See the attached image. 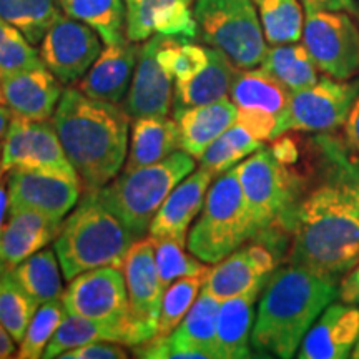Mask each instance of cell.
Instances as JSON below:
<instances>
[{
	"instance_id": "23",
	"label": "cell",
	"mask_w": 359,
	"mask_h": 359,
	"mask_svg": "<svg viewBox=\"0 0 359 359\" xmlns=\"http://www.w3.org/2000/svg\"><path fill=\"white\" fill-rule=\"evenodd\" d=\"M213 180L212 173L198 168L180 182L151 219L148 226L150 236L172 238L180 243H185L190 224L203 208L206 193Z\"/></svg>"
},
{
	"instance_id": "27",
	"label": "cell",
	"mask_w": 359,
	"mask_h": 359,
	"mask_svg": "<svg viewBox=\"0 0 359 359\" xmlns=\"http://www.w3.org/2000/svg\"><path fill=\"white\" fill-rule=\"evenodd\" d=\"M62 222L32 210L11 212V219L0 233V262L15 268L24 259L43 250L60 231Z\"/></svg>"
},
{
	"instance_id": "50",
	"label": "cell",
	"mask_w": 359,
	"mask_h": 359,
	"mask_svg": "<svg viewBox=\"0 0 359 359\" xmlns=\"http://www.w3.org/2000/svg\"><path fill=\"white\" fill-rule=\"evenodd\" d=\"M7 210H11V203H8V188L6 180H0V233H2L4 224H6V215Z\"/></svg>"
},
{
	"instance_id": "17",
	"label": "cell",
	"mask_w": 359,
	"mask_h": 359,
	"mask_svg": "<svg viewBox=\"0 0 359 359\" xmlns=\"http://www.w3.org/2000/svg\"><path fill=\"white\" fill-rule=\"evenodd\" d=\"M122 271L127 283L130 318L154 339L165 293L156 269L154 236L140 238L130 246Z\"/></svg>"
},
{
	"instance_id": "12",
	"label": "cell",
	"mask_w": 359,
	"mask_h": 359,
	"mask_svg": "<svg viewBox=\"0 0 359 359\" xmlns=\"http://www.w3.org/2000/svg\"><path fill=\"white\" fill-rule=\"evenodd\" d=\"M219 299L201 288L190 311L168 336L133 346V356L147 359H218L217 321Z\"/></svg>"
},
{
	"instance_id": "14",
	"label": "cell",
	"mask_w": 359,
	"mask_h": 359,
	"mask_svg": "<svg viewBox=\"0 0 359 359\" xmlns=\"http://www.w3.org/2000/svg\"><path fill=\"white\" fill-rule=\"evenodd\" d=\"M67 313L87 320L123 325L130 320L128 291L122 269L103 266L88 269L70 280L64 293Z\"/></svg>"
},
{
	"instance_id": "13",
	"label": "cell",
	"mask_w": 359,
	"mask_h": 359,
	"mask_svg": "<svg viewBox=\"0 0 359 359\" xmlns=\"http://www.w3.org/2000/svg\"><path fill=\"white\" fill-rule=\"evenodd\" d=\"M4 168L6 173L12 170H32L79 178L53 123L19 115H13L4 142Z\"/></svg>"
},
{
	"instance_id": "46",
	"label": "cell",
	"mask_w": 359,
	"mask_h": 359,
	"mask_svg": "<svg viewBox=\"0 0 359 359\" xmlns=\"http://www.w3.org/2000/svg\"><path fill=\"white\" fill-rule=\"evenodd\" d=\"M339 299L343 303L359 306V262L346 273L339 283Z\"/></svg>"
},
{
	"instance_id": "45",
	"label": "cell",
	"mask_w": 359,
	"mask_h": 359,
	"mask_svg": "<svg viewBox=\"0 0 359 359\" xmlns=\"http://www.w3.org/2000/svg\"><path fill=\"white\" fill-rule=\"evenodd\" d=\"M271 150L273 156L278 161L285 165H296L299 161V156H302V148H299V143L294 140L290 135L283 133L280 137H276L275 140H271Z\"/></svg>"
},
{
	"instance_id": "32",
	"label": "cell",
	"mask_w": 359,
	"mask_h": 359,
	"mask_svg": "<svg viewBox=\"0 0 359 359\" xmlns=\"http://www.w3.org/2000/svg\"><path fill=\"white\" fill-rule=\"evenodd\" d=\"M262 69L278 80L290 93L311 87L320 80L318 67L304 45H271L262 62Z\"/></svg>"
},
{
	"instance_id": "31",
	"label": "cell",
	"mask_w": 359,
	"mask_h": 359,
	"mask_svg": "<svg viewBox=\"0 0 359 359\" xmlns=\"http://www.w3.org/2000/svg\"><path fill=\"white\" fill-rule=\"evenodd\" d=\"M238 69L217 48H208V65L187 82L178 80L173 88V111L206 105L230 97Z\"/></svg>"
},
{
	"instance_id": "28",
	"label": "cell",
	"mask_w": 359,
	"mask_h": 359,
	"mask_svg": "<svg viewBox=\"0 0 359 359\" xmlns=\"http://www.w3.org/2000/svg\"><path fill=\"white\" fill-rule=\"evenodd\" d=\"M236 115L235 103L228 97L206 105L173 111L182 133V150L200 160L206 148L236 122Z\"/></svg>"
},
{
	"instance_id": "4",
	"label": "cell",
	"mask_w": 359,
	"mask_h": 359,
	"mask_svg": "<svg viewBox=\"0 0 359 359\" xmlns=\"http://www.w3.org/2000/svg\"><path fill=\"white\" fill-rule=\"evenodd\" d=\"M235 172L257 228L253 240L275 251L283 236L293 235L296 212L308 188L306 175L278 161L264 147L238 163Z\"/></svg>"
},
{
	"instance_id": "20",
	"label": "cell",
	"mask_w": 359,
	"mask_h": 359,
	"mask_svg": "<svg viewBox=\"0 0 359 359\" xmlns=\"http://www.w3.org/2000/svg\"><path fill=\"white\" fill-rule=\"evenodd\" d=\"M359 339L358 304L331 303L314 321L299 344V359H346L351 358Z\"/></svg>"
},
{
	"instance_id": "49",
	"label": "cell",
	"mask_w": 359,
	"mask_h": 359,
	"mask_svg": "<svg viewBox=\"0 0 359 359\" xmlns=\"http://www.w3.org/2000/svg\"><path fill=\"white\" fill-rule=\"evenodd\" d=\"M13 353H15V341L6 330V326L0 323V359L12 358Z\"/></svg>"
},
{
	"instance_id": "36",
	"label": "cell",
	"mask_w": 359,
	"mask_h": 359,
	"mask_svg": "<svg viewBox=\"0 0 359 359\" xmlns=\"http://www.w3.org/2000/svg\"><path fill=\"white\" fill-rule=\"evenodd\" d=\"M269 45L296 43L303 39L304 13L299 0H253Z\"/></svg>"
},
{
	"instance_id": "6",
	"label": "cell",
	"mask_w": 359,
	"mask_h": 359,
	"mask_svg": "<svg viewBox=\"0 0 359 359\" xmlns=\"http://www.w3.org/2000/svg\"><path fill=\"white\" fill-rule=\"evenodd\" d=\"M195 160L187 151H175L158 163L116 175L110 183L95 190L98 198L122 219L128 231L140 240L160 206L193 170Z\"/></svg>"
},
{
	"instance_id": "5",
	"label": "cell",
	"mask_w": 359,
	"mask_h": 359,
	"mask_svg": "<svg viewBox=\"0 0 359 359\" xmlns=\"http://www.w3.org/2000/svg\"><path fill=\"white\" fill-rule=\"evenodd\" d=\"M135 241L122 219L98 198L97 191L85 190L77 208L62 222L53 248L64 276L70 281L88 269H123L125 257Z\"/></svg>"
},
{
	"instance_id": "2",
	"label": "cell",
	"mask_w": 359,
	"mask_h": 359,
	"mask_svg": "<svg viewBox=\"0 0 359 359\" xmlns=\"http://www.w3.org/2000/svg\"><path fill=\"white\" fill-rule=\"evenodd\" d=\"M358 262V201L343 188L320 180L298 206L288 263L343 280Z\"/></svg>"
},
{
	"instance_id": "33",
	"label": "cell",
	"mask_w": 359,
	"mask_h": 359,
	"mask_svg": "<svg viewBox=\"0 0 359 359\" xmlns=\"http://www.w3.org/2000/svg\"><path fill=\"white\" fill-rule=\"evenodd\" d=\"M67 15L74 17L100 35L103 43L127 40V2L125 0H60Z\"/></svg>"
},
{
	"instance_id": "11",
	"label": "cell",
	"mask_w": 359,
	"mask_h": 359,
	"mask_svg": "<svg viewBox=\"0 0 359 359\" xmlns=\"http://www.w3.org/2000/svg\"><path fill=\"white\" fill-rule=\"evenodd\" d=\"M359 95V77H321L311 87L291 93L281 135L296 132H334L343 127Z\"/></svg>"
},
{
	"instance_id": "18",
	"label": "cell",
	"mask_w": 359,
	"mask_h": 359,
	"mask_svg": "<svg viewBox=\"0 0 359 359\" xmlns=\"http://www.w3.org/2000/svg\"><path fill=\"white\" fill-rule=\"evenodd\" d=\"M165 35L155 34L140 45L132 83L123 102V110L132 118L167 115L173 102V77L158 60Z\"/></svg>"
},
{
	"instance_id": "15",
	"label": "cell",
	"mask_w": 359,
	"mask_h": 359,
	"mask_svg": "<svg viewBox=\"0 0 359 359\" xmlns=\"http://www.w3.org/2000/svg\"><path fill=\"white\" fill-rule=\"evenodd\" d=\"M95 30L70 15H60L40 42V58L62 83H74L87 74L102 52Z\"/></svg>"
},
{
	"instance_id": "35",
	"label": "cell",
	"mask_w": 359,
	"mask_h": 359,
	"mask_svg": "<svg viewBox=\"0 0 359 359\" xmlns=\"http://www.w3.org/2000/svg\"><path fill=\"white\" fill-rule=\"evenodd\" d=\"M62 11L60 0H0V19L19 29L32 45L42 42Z\"/></svg>"
},
{
	"instance_id": "8",
	"label": "cell",
	"mask_w": 359,
	"mask_h": 359,
	"mask_svg": "<svg viewBox=\"0 0 359 359\" xmlns=\"http://www.w3.org/2000/svg\"><path fill=\"white\" fill-rule=\"evenodd\" d=\"M198 35L236 69H255L266 55V39L253 0H195Z\"/></svg>"
},
{
	"instance_id": "40",
	"label": "cell",
	"mask_w": 359,
	"mask_h": 359,
	"mask_svg": "<svg viewBox=\"0 0 359 359\" xmlns=\"http://www.w3.org/2000/svg\"><path fill=\"white\" fill-rule=\"evenodd\" d=\"M206 276H187L180 278L168 288H165L163 299H161L160 316H158V330H156L155 338L172 334L180 323H182L185 314L198 298V293L203 288Z\"/></svg>"
},
{
	"instance_id": "9",
	"label": "cell",
	"mask_w": 359,
	"mask_h": 359,
	"mask_svg": "<svg viewBox=\"0 0 359 359\" xmlns=\"http://www.w3.org/2000/svg\"><path fill=\"white\" fill-rule=\"evenodd\" d=\"M303 42L326 77L349 80L359 75V29L351 13L304 8Z\"/></svg>"
},
{
	"instance_id": "42",
	"label": "cell",
	"mask_w": 359,
	"mask_h": 359,
	"mask_svg": "<svg viewBox=\"0 0 359 359\" xmlns=\"http://www.w3.org/2000/svg\"><path fill=\"white\" fill-rule=\"evenodd\" d=\"M158 60L177 82H187L208 65V48L190 43L188 39L167 37L158 50Z\"/></svg>"
},
{
	"instance_id": "26",
	"label": "cell",
	"mask_w": 359,
	"mask_h": 359,
	"mask_svg": "<svg viewBox=\"0 0 359 359\" xmlns=\"http://www.w3.org/2000/svg\"><path fill=\"white\" fill-rule=\"evenodd\" d=\"M308 147L313 173L323 182L343 188L359 205V151L334 132L314 135Z\"/></svg>"
},
{
	"instance_id": "54",
	"label": "cell",
	"mask_w": 359,
	"mask_h": 359,
	"mask_svg": "<svg viewBox=\"0 0 359 359\" xmlns=\"http://www.w3.org/2000/svg\"><path fill=\"white\" fill-rule=\"evenodd\" d=\"M0 263H2V262H0Z\"/></svg>"
},
{
	"instance_id": "3",
	"label": "cell",
	"mask_w": 359,
	"mask_h": 359,
	"mask_svg": "<svg viewBox=\"0 0 359 359\" xmlns=\"http://www.w3.org/2000/svg\"><path fill=\"white\" fill-rule=\"evenodd\" d=\"M339 278L286 264L268 278L251 331L257 353L290 359L314 321L339 298Z\"/></svg>"
},
{
	"instance_id": "21",
	"label": "cell",
	"mask_w": 359,
	"mask_h": 359,
	"mask_svg": "<svg viewBox=\"0 0 359 359\" xmlns=\"http://www.w3.org/2000/svg\"><path fill=\"white\" fill-rule=\"evenodd\" d=\"M127 2V37L143 42L160 34L173 39L198 37L193 0H125Z\"/></svg>"
},
{
	"instance_id": "44",
	"label": "cell",
	"mask_w": 359,
	"mask_h": 359,
	"mask_svg": "<svg viewBox=\"0 0 359 359\" xmlns=\"http://www.w3.org/2000/svg\"><path fill=\"white\" fill-rule=\"evenodd\" d=\"M62 359H125L128 358L123 344L111 341H92L60 354Z\"/></svg>"
},
{
	"instance_id": "25",
	"label": "cell",
	"mask_w": 359,
	"mask_h": 359,
	"mask_svg": "<svg viewBox=\"0 0 359 359\" xmlns=\"http://www.w3.org/2000/svg\"><path fill=\"white\" fill-rule=\"evenodd\" d=\"M150 339L147 331L138 326L132 318L123 325H107V323L87 320V318L67 313L42 358H60V354L65 351L83 346L92 341H111V343L133 348Z\"/></svg>"
},
{
	"instance_id": "47",
	"label": "cell",
	"mask_w": 359,
	"mask_h": 359,
	"mask_svg": "<svg viewBox=\"0 0 359 359\" xmlns=\"http://www.w3.org/2000/svg\"><path fill=\"white\" fill-rule=\"evenodd\" d=\"M304 8H314V11H341L351 15H358L359 7L356 0H299Z\"/></svg>"
},
{
	"instance_id": "19",
	"label": "cell",
	"mask_w": 359,
	"mask_h": 359,
	"mask_svg": "<svg viewBox=\"0 0 359 359\" xmlns=\"http://www.w3.org/2000/svg\"><path fill=\"white\" fill-rule=\"evenodd\" d=\"M278 257L266 245L257 243L233 251L215 264L206 276L203 290L219 302L243 294L246 291L266 285L276 269Z\"/></svg>"
},
{
	"instance_id": "38",
	"label": "cell",
	"mask_w": 359,
	"mask_h": 359,
	"mask_svg": "<svg viewBox=\"0 0 359 359\" xmlns=\"http://www.w3.org/2000/svg\"><path fill=\"white\" fill-rule=\"evenodd\" d=\"M39 303L13 278L12 268L0 263V323L15 343H20L37 313Z\"/></svg>"
},
{
	"instance_id": "22",
	"label": "cell",
	"mask_w": 359,
	"mask_h": 359,
	"mask_svg": "<svg viewBox=\"0 0 359 359\" xmlns=\"http://www.w3.org/2000/svg\"><path fill=\"white\" fill-rule=\"evenodd\" d=\"M62 93V82L47 67L0 77V103L29 120L52 118Z\"/></svg>"
},
{
	"instance_id": "7",
	"label": "cell",
	"mask_w": 359,
	"mask_h": 359,
	"mask_svg": "<svg viewBox=\"0 0 359 359\" xmlns=\"http://www.w3.org/2000/svg\"><path fill=\"white\" fill-rule=\"evenodd\" d=\"M257 235L235 168L215 178L203 208L188 233V251L217 264Z\"/></svg>"
},
{
	"instance_id": "29",
	"label": "cell",
	"mask_w": 359,
	"mask_h": 359,
	"mask_svg": "<svg viewBox=\"0 0 359 359\" xmlns=\"http://www.w3.org/2000/svg\"><path fill=\"white\" fill-rule=\"evenodd\" d=\"M264 286L219 303L217 321L218 359H243L251 356V331L257 316L255 304Z\"/></svg>"
},
{
	"instance_id": "52",
	"label": "cell",
	"mask_w": 359,
	"mask_h": 359,
	"mask_svg": "<svg viewBox=\"0 0 359 359\" xmlns=\"http://www.w3.org/2000/svg\"><path fill=\"white\" fill-rule=\"evenodd\" d=\"M4 173H6V168H4V145L0 143V180L4 178Z\"/></svg>"
},
{
	"instance_id": "34",
	"label": "cell",
	"mask_w": 359,
	"mask_h": 359,
	"mask_svg": "<svg viewBox=\"0 0 359 359\" xmlns=\"http://www.w3.org/2000/svg\"><path fill=\"white\" fill-rule=\"evenodd\" d=\"M57 253L43 248L12 268L13 278L39 304L64 298V283Z\"/></svg>"
},
{
	"instance_id": "41",
	"label": "cell",
	"mask_w": 359,
	"mask_h": 359,
	"mask_svg": "<svg viewBox=\"0 0 359 359\" xmlns=\"http://www.w3.org/2000/svg\"><path fill=\"white\" fill-rule=\"evenodd\" d=\"M67 309L60 299L43 303L34 314L32 321L27 327L24 338L20 341L19 359H39L43 356L45 349L55 334L58 326L62 325Z\"/></svg>"
},
{
	"instance_id": "30",
	"label": "cell",
	"mask_w": 359,
	"mask_h": 359,
	"mask_svg": "<svg viewBox=\"0 0 359 359\" xmlns=\"http://www.w3.org/2000/svg\"><path fill=\"white\" fill-rule=\"evenodd\" d=\"M182 148V133L177 120L167 115L135 118L130 135V150L125 172L158 163Z\"/></svg>"
},
{
	"instance_id": "43",
	"label": "cell",
	"mask_w": 359,
	"mask_h": 359,
	"mask_svg": "<svg viewBox=\"0 0 359 359\" xmlns=\"http://www.w3.org/2000/svg\"><path fill=\"white\" fill-rule=\"evenodd\" d=\"M45 67L40 52L19 29L0 19V77Z\"/></svg>"
},
{
	"instance_id": "48",
	"label": "cell",
	"mask_w": 359,
	"mask_h": 359,
	"mask_svg": "<svg viewBox=\"0 0 359 359\" xmlns=\"http://www.w3.org/2000/svg\"><path fill=\"white\" fill-rule=\"evenodd\" d=\"M343 137L346 138V142L354 150L359 151V95L343 125Z\"/></svg>"
},
{
	"instance_id": "39",
	"label": "cell",
	"mask_w": 359,
	"mask_h": 359,
	"mask_svg": "<svg viewBox=\"0 0 359 359\" xmlns=\"http://www.w3.org/2000/svg\"><path fill=\"white\" fill-rule=\"evenodd\" d=\"M185 243L172 238H155V262L160 283L168 288L172 283L187 276H208V263H203L195 255L183 250Z\"/></svg>"
},
{
	"instance_id": "51",
	"label": "cell",
	"mask_w": 359,
	"mask_h": 359,
	"mask_svg": "<svg viewBox=\"0 0 359 359\" xmlns=\"http://www.w3.org/2000/svg\"><path fill=\"white\" fill-rule=\"evenodd\" d=\"M12 118H13V114L11 111V109H7L6 105L0 103V142L6 140L8 128H11Z\"/></svg>"
},
{
	"instance_id": "53",
	"label": "cell",
	"mask_w": 359,
	"mask_h": 359,
	"mask_svg": "<svg viewBox=\"0 0 359 359\" xmlns=\"http://www.w3.org/2000/svg\"><path fill=\"white\" fill-rule=\"evenodd\" d=\"M351 358H354V359H359V339H358L356 346H354V351H353V354H351Z\"/></svg>"
},
{
	"instance_id": "24",
	"label": "cell",
	"mask_w": 359,
	"mask_h": 359,
	"mask_svg": "<svg viewBox=\"0 0 359 359\" xmlns=\"http://www.w3.org/2000/svg\"><path fill=\"white\" fill-rule=\"evenodd\" d=\"M138 52L140 47L137 42L128 39L107 45L87 74L79 80V90L95 100L120 103L132 83Z\"/></svg>"
},
{
	"instance_id": "16",
	"label": "cell",
	"mask_w": 359,
	"mask_h": 359,
	"mask_svg": "<svg viewBox=\"0 0 359 359\" xmlns=\"http://www.w3.org/2000/svg\"><path fill=\"white\" fill-rule=\"evenodd\" d=\"M82 187L80 178L32 170H12L7 180L11 212L32 210L62 222L74 206H77Z\"/></svg>"
},
{
	"instance_id": "37",
	"label": "cell",
	"mask_w": 359,
	"mask_h": 359,
	"mask_svg": "<svg viewBox=\"0 0 359 359\" xmlns=\"http://www.w3.org/2000/svg\"><path fill=\"white\" fill-rule=\"evenodd\" d=\"M259 148H263V142L257 140L248 130L235 122L203 151L200 156V168L217 178L235 168L241 160L258 151Z\"/></svg>"
},
{
	"instance_id": "10",
	"label": "cell",
	"mask_w": 359,
	"mask_h": 359,
	"mask_svg": "<svg viewBox=\"0 0 359 359\" xmlns=\"http://www.w3.org/2000/svg\"><path fill=\"white\" fill-rule=\"evenodd\" d=\"M291 93L263 69H238L230 90L235 103L236 123L259 142L281 135Z\"/></svg>"
},
{
	"instance_id": "1",
	"label": "cell",
	"mask_w": 359,
	"mask_h": 359,
	"mask_svg": "<svg viewBox=\"0 0 359 359\" xmlns=\"http://www.w3.org/2000/svg\"><path fill=\"white\" fill-rule=\"evenodd\" d=\"M52 123L83 190H100L125 167L130 115L118 103L95 100L79 88H67Z\"/></svg>"
}]
</instances>
